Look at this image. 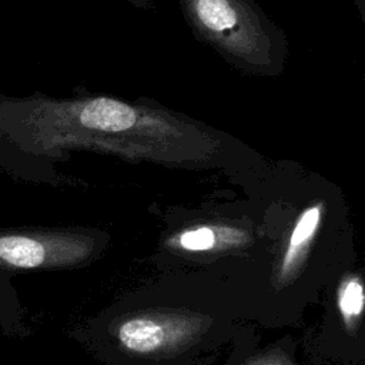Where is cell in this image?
<instances>
[{"mask_svg":"<svg viewBox=\"0 0 365 365\" xmlns=\"http://www.w3.org/2000/svg\"><path fill=\"white\" fill-rule=\"evenodd\" d=\"M182 124L108 98H56L40 93L9 96L0 93V170L30 182H53V164L70 148L96 145L97 138L170 147L182 138Z\"/></svg>","mask_w":365,"mask_h":365,"instance_id":"obj_1","label":"cell"},{"mask_svg":"<svg viewBox=\"0 0 365 365\" xmlns=\"http://www.w3.org/2000/svg\"><path fill=\"white\" fill-rule=\"evenodd\" d=\"M195 31L230 63L252 74L281 71L282 34L251 0H180Z\"/></svg>","mask_w":365,"mask_h":365,"instance_id":"obj_2","label":"cell"},{"mask_svg":"<svg viewBox=\"0 0 365 365\" xmlns=\"http://www.w3.org/2000/svg\"><path fill=\"white\" fill-rule=\"evenodd\" d=\"M77 235L41 228H0V272L64 264L80 255Z\"/></svg>","mask_w":365,"mask_h":365,"instance_id":"obj_3","label":"cell"},{"mask_svg":"<svg viewBox=\"0 0 365 365\" xmlns=\"http://www.w3.org/2000/svg\"><path fill=\"white\" fill-rule=\"evenodd\" d=\"M117 336L125 349L150 354L160 349L168 338L184 336V328L154 318H133L120 325Z\"/></svg>","mask_w":365,"mask_h":365,"instance_id":"obj_4","label":"cell"},{"mask_svg":"<svg viewBox=\"0 0 365 365\" xmlns=\"http://www.w3.org/2000/svg\"><path fill=\"white\" fill-rule=\"evenodd\" d=\"M321 215H322L321 204H315L301 212V215L289 235L288 247H287L284 261H282L284 271H288L294 265V261L307 250L308 244L311 242V240L314 238V235L318 230Z\"/></svg>","mask_w":365,"mask_h":365,"instance_id":"obj_5","label":"cell"},{"mask_svg":"<svg viewBox=\"0 0 365 365\" xmlns=\"http://www.w3.org/2000/svg\"><path fill=\"white\" fill-rule=\"evenodd\" d=\"M338 304L345 319L358 318L364 309V288L361 281L356 278L346 281L339 289Z\"/></svg>","mask_w":365,"mask_h":365,"instance_id":"obj_6","label":"cell"},{"mask_svg":"<svg viewBox=\"0 0 365 365\" xmlns=\"http://www.w3.org/2000/svg\"><path fill=\"white\" fill-rule=\"evenodd\" d=\"M217 232L211 227H197L192 230L184 231L178 242L182 248L190 251H205L215 245Z\"/></svg>","mask_w":365,"mask_h":365,"instance_id":"obj_7","label":"cell"},{"mask_svg":"<svg viewBox=\"0 0 365 365\" xmlns=\"http://www.w3.org/2000/svg\"><path fill=\"white\" fill-rule=\"evenodd\" d=\"M130 1L140 6V7H148V4H150L148 0H130Z\"/></svg>","mask_w":365,"mask_h":365,"instance_id":"obj_8","label":"cell"},{"mask_svg":"<svg viewBox=\"0 0 365 365\" xmlns=\"http://www.w3.org/2000/svg\"><path fill=\"white\" fill-rule=\"evenodd\" d=\"M358 4H359V7L362 9V7H364V0H358Z\"/></svg>","mask_w":365,"mask_h":365,"instance_id":"obj_9","label":"cell"}]
</instances>
